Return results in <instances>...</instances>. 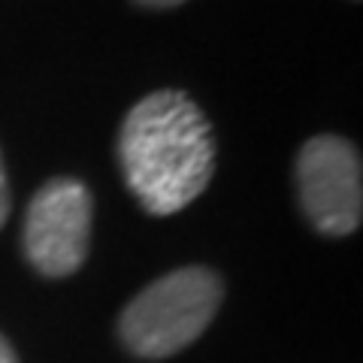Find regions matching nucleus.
Instances as JSON below:
<instances>
[{
	"instance_id": "obj_1",
	"label": "nucleus",
	"mask_w": 363,
	"mask_h": 363,
	"mask_svg": "<svg viewBox=\"0 0 363 363\" xmlns=\"http://www.w3.org/2000/svg\"><path fill=\"white\" fill-rule=\"evenodd\" d=\"M128 191L152 215H173L197 200L215 173V140L206 116L182 91L143 97L118 133Z\"/></svg>"
},
{
	"instance_id": "obj_2",
	"label": "nucleus",
	"mask_w": 363,
	"mask_h": 363,
	"mask_svg": "<svg viewBox=\"0 0 363 363\" xmlns=\"http://www.w3.org/2000/svg\"><path fill=\"white\" fill-rule=\"evenodd\" d=\"M221 297V279L206 267H185L161 276L121 312V342L136 357L149 360L176 354L212 324Z\"/></svg>"
},
{
	"instance_id": "obj_3",
	"label": "nucleus",
	"mask_w": 363,
	"mask_h": 363,
	"mask_svg": "<svg viewBox=\"0 0 363 363\" xmlns=\"http://www.w3.org/2000/svg\"><path fill=\"white\" fill-rule=\"evenodd\" d=\"M303 212L327 236H348L363 218L360 155L342 136H312L297 157Z\"/></svg>"
},
{
	"instance_id": "obj_4",
	"label": "nucleus",
	"mask_w": 363,
	"mask_h": 363,
	"mask_svg": "<svg viewBox=\"0 0 363 363\" xmlns=\"http://www.w3.org/2000/svg\"><path fill=\"white\" fill-rule=\"evenodd\" d=\"M91 194L79 179H52L33 194L25 218V252L43 276L61 279L85 264Z\"/></svg>"
},
{
	"instance_id": "obj_5",
	"label": "nucleus",
	"mask_w": 363,
	"mask_h": 363,
	"mask_svg": "<svg viewBox=\"0 0 363 363\" xmlns=\"http://www.w3.org/2000/svg\"><path fill=\"white\" fill-rule=\"evenodd\" d=\"M9 218V185H6V169H4V157H0V227Z\"/></svg>"
},
{
	"instance_id": "obj_6",
	"label": "nucleus",
	"mask_w": 363,
	"mask_h": 363,
	"mask_svg": "<svg viewBox=\"0 0 363 363\" xmlns=\"http://www.w3.org/2000/svg\"><path fill=\"white\" fill-rule=\"evenodd\" d=\"M0 363H18V357H16L13 345H9L4 336H0Z\"/></svg>"
},
{
	"instance_id": "obj_7",
	"label": "nucleus",
	"mask_w": 363,
	"mask_h": 363,
	"mask_svg": "<svg viewBox=\"0 0 363 363\" xmlns=\"http://www.w3.org/2000/svg\"><path fill=\"white\" fill-rule=\"evenodd\" d=\"M136 4H143V6H155V9H169V6L185 4V0H136Z\"/></svg>"
}]
</instances>
